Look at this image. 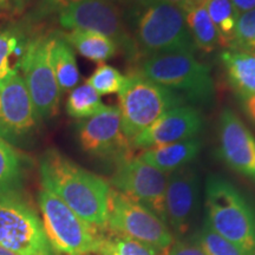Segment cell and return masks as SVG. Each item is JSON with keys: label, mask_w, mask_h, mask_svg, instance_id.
I'll use <instances>...</instances> for the list:
<instances>
[{"label": "cell", "mask_w": 255, "mask_h": 255, "mask_svg": "<svg viewBox=\"0 0 255 255\" xmlns=\"http://www.w3.org/2000/svg\"><path fill=\"white\" fill-rule=\"evenodd\" d=\"M41 184L70 209L98 228L107 227L111 186L56 149H49L39 163Z\"/></svg>", "instance_id": "cell-1"}, {"label": "cell", "mask_w": 255, "mask_h": 255, "mask_svg": "<svg viewBox=\"0 0 255 255\" xmlns=\"http://www.w3.org/2000/svg\"><path fill=\"white\" fill-rule=\"evenodd\" d=\"M130 28L135 43L138 63L148 57L164 53L195 55L186 15L178 6L161 0H154L138 11L131 13Z\"/></svg>", "instance_id": "cell-2"}, {"label": "cell", "mask_w": 255, "mask_h": 255, "mask_svg": "<svg viewBox=\"0 0 255 255\" xmlns=\"http://www.w3.org/2000/svg\"><path fill=\"white\" fill-rule=\"evenodd\" d=\"M205 223L247 255H255V208L234 184L209 175L205 187Z\"/></svg>", "instance_id": "cell-3"}, {"label": "cell", "mask_w": 255, "mask_h": 255, "mask_svg": "<svg viewBox=\"0 0 255 255\" xmlns=\"http://www.w3.org/2000/svg\"><path fill=\"white\" fill-rule=\"evenodd\" d=\"M150 81L182 95L196 107L212 105L215 87L210 66L189 53H164L148 57L135 69Z\"/></svg>", "instance_id": "cell-4"}, {"label": "cell", "mask_w": 255, "mask_h": 255, "mask_svg": "<svg viewBox=\"0 0 255 255\" xmlns=\"http://www.w3.org/2000/svg\"><path fill=\"white\" fill-rule=\"evenodd\" d=\"M188 104L178 92L162 87L132 70L119 92V110L122 129L130 142L144 131L162 115L173 108Z\"/></svg>", "instance_id": "cell-5"}, {"label": "cell", "mask_w": 255, "mask_h": 255, "mask_svg": "<svg viewBox=\"0 0 255 255\" xmlns=\"http://www.w3.org/2000/svg\"><path fill=\"white\" fill-rule=\"evenodd\" d=\"M38 201L44 232L53 252L60 255L96 253L102 228L79 218L62 200L44 188L39 191Z\"/></svg>", "instance_id": "cell-6"}, {"label": "cell", "mask_w": 255, "mask_h": 255, "mask_svg": "<svg viewBox=\"0 0 255 255\" xmlns=\"http://www.w3.org/2000/svg\"><path fill=\"white\" fill-rule=\"evenodd\" d=\"M0 247L18 255H52L43 222L18 190L0 193Z\"/></svg>", "instance_id": "cell-7"}, {"label": "cell", "mask_w": 255, "mask_h": 255, "mask_svg": "<svg viewBox=\"0 0 255 255\" xmlns=\"http://www.w3.org/2000/svg\"><path fill=\"white\" fill-rule=\"evenodd\" d=\"M167 254L174 242L169 226L148 207L111 188L107 227Z\"/></svg>", "instance_id": "cell-8"}, {"label": "cell", "mask_w": 255, "mask_h": 255, "mask_svg": "<svg viewBox=\"0 0 255 255\" xmlns=\"http://www.w3.org/2000/svg\"><path fill=\"white\" fill-rule=\"evenodd\" d=\"M66 30L94 31L109 37L130 62L138 64V55L122 11L114 0H78L57 14Z\"/></svg>", "instance_id": "cell-9"}, {"label": "cell", "mask_w": 255, "mask_h": 255, "mask_svg": "<svg viewBox=\"0 0 255 255\" xmlns=\"http://www.w3.org/2000/svg\"><path fill=\"white\" fill-rule=\"evenodd\" d=\"M51 34H40L28 39L20 69L25 85L38 116L51 117L58 110L60 90L50 63Z\"/></svg>", "instance_id": "cell-10"}, {"label": "cell", "mask_w": 255, "mask_h": 255, "mask_svg": "<svg viewBox=\"0 0 255 255\" xmlns=\"http://www.w3.org/2000/svg\"><path fill=\"white\" fill-rule=\"evenodd\" d=\"M78 141L92 157L117 164L132 157V145L122 129L119 108L108 107L101 114L78 124Z\"/></svg>", "instance_id": "cell-11"}, {"label": "cell", "mask_w": 255, "mask_h": 255, "mask_svg": "<svg viewBox=\"0 0 255 255\" xmlns=\"http://www.w3.org/2000/svg\"><path fill=\"white\" fill-rule=\"evenodd\" d=\"M115 165V171L110 178L114 189L141 202L167 223L165 189L168 174L133 156Z\"/></svg>", "instance_id": "cell-12"}, {"label": "cell", "mask_w": 255, "mask_h": 255, "mask_svg": "<svg viewBox=\"0 0 255 255\" xmlns=\"http://www.w3.org/2000/svg\"><path fill=\"white\" fill-rule=\"evenodd\" d=\"M219 156L235 173L255 183V136L229 108L219 116Z\"/></svg>", "instance_id": "cell-13"}, {"label": "cell", "mask_w": 255, "mask_h": 255, "mask_svg": "<svg viewBox=\"0 0 255 255\" xmlns=\"http://www.w3.org/2000/svg\"><path fill=\"white\" fill-rule=\"evenodd\" d=\"M39 119L21 75L0 82V137L15 141L27 136Z\"/></svg>", "instance_id": "cell-14"}, {"label": "cell", "mask_w": 255, "mask_h": 255, "mask_svg": "<svg viewBox=\"0 0 255 255\" xmlns=\"http://www.w3.org/2000/svg\"><path fill=\"white\" fill-rule=\"evenodd\" d=\"M200 201V176L191 165L168 174L165 189V218L177 237H183L193 227Z\"/></svg>", "instance_id": "cell-15"}, {"label": "cell", "mask_w": 255, "mask_h": 255, "mask_svg": "<svg viewBox=\"0 0 255 255\" xmlns=\"http://www.w3.org/2000/svg\"><path fill=\"white\" fill-rule=\"evenodd\" d=\"M202 113L191 104L173 108L162 115L159 119L138 133L131 141L133 149L154 148L178 141L197 137L202 131Z\"/></svg>", "instance_id": "cell-16"}, {"label": "cell", "mask_w": 255, "mask_h": 255, "mask_svg": "<svg viewBox=\"0 0 255 255\" xmlns=\"http://www.w3.org/2000/svg\"><path fill=\"white\" fill-rule=\"evenodd\" d=\"M201 149H202V141L197 136L184 141L144 149L136 157L144 163L158 169L162 173L169 174L189 165L200 154Z\"/></svg>", "instance_id": "cell-17"}, {"label": "cell", "mask_w": 255, "mask_h": 255, "mask_svg": "<svg viewBox=\"0 0 255 255\" xmlns=\"http://www.w3.org/2000/svg\"><path fill=\"white\" fill-rule=\"evenodd\" d=\"M220 62L229 85L238 96H255V56L241 51L225 49Z\"/></svg>", "instance_id": "cell-18"}, {"label": "cell", "mask_w": 255, "mask_h": 255, "mask_svg": "<svg viewBox=\"0 0 255 255\" xmlns=\"http://www.w3.org/2000/svg\"><path fill=\"white\" fill-rule=\"evenodd\" d=\"M50 63L62 92L71 91L77 87L81 75L75 51L60 33L51 34Z\"/></svg>", "instance_id": "cell-19"}, {"label": "cell", "mask_w": 255, "mask_h": 255, "mask_svg": "<svg viewBox=\"0 0 255 255\" xmlns=\"http://www.w3.org/2000/svg\"><path fill=\"white\" fill-rule=\"evenodd\" d=\"M60 34L79 55L98 64L111 59L119 52L117 44L111 38L98 32L70 30Z\"/></svg>", "instance_id": "cell-20"}, {"label": "cell", "mask_w": 255, "mask_h": 255, "mask_svg": "<svg viewBox=\"0 0 255 255\" xmlns=\"http://www.w3.org/2000/svg\"><path fill=\"white\" fill-rule=\"evenodd\" d=\"M27 41L19 26L0 30V82L18 72Z\"/></svg>", "instance_id": "cell-21"}, {"label": "cell", "mask_w": 255, "mask_h": 255, "mask_svg": "<svg viewBox=\"0 0 255 255\" xmlns=\"http://www.w3.org/2000/svg\"><path fill=\"white\" fill-rule=\"evenodd\" d=\"M186 23L196 50L205 53L215 51L219 46L218 31L207 11V5H201L187 11Z\"/></svg>", "instance_id": "cell-22"}, {"label": "cell", "mask_w": 255, "mask_h": 255, "mask_svg": "<svg viewBox=\"0 0 255 255\" xmlns=\"http://www.w3.org/2000/svg\"><path fill=\"white\" fill-rule=\"evenodd\" d=\"M96 255H162L154 248L127 235L102 229Z\"/></svg>", "instance_id": "cell-23"}, {"label": "cell", "mask_w": 255, "mask_h": 255, "mask_svg": "<svg viewBox=\"0 0 255 255\" xmlns=\"http://www.w3.org/2000/svg\"><path fill=\"white\" fill-rule=\"evenodd\" d=\"M108 108L101 100V96L88 83L77 85L70 91L66 101V113L77 120H87L101 114Z\"/></svg>", "instance_id": "cell-24"}, {"label": "cell", "mask_w": 255, "mask_h": 255, "mask_svg": "<svg viewBox=\"0 0 255 255\" xmlns=\"http://www.w3.org/2000/svg\"><path fill=\"white\" fill-rule=\"evenodd\" d=\"M207 11L218 31L219 45L229 49L234 38L239 14L231 0H209Z\"/></svg>", "instance_id": "cell-25"}, {"label": "cell", "mask_w": 255, "mask_h": 255, "mask_svg": "<svg viewBox=\"0 0 255 255\" xmlns=\"http://www.w3.org/2000/svg\"><path fill=\"white\" fill-rule=\"evenodd\" d=\"M21 171L23 169L18 152L0 137V193L18 190Z\"/></svg>", "instance_id": "cell-26"}, {"label": "cell", "mask_w": 255, "mask_h": 255, "mask_svg": "<svg viewBox=\"0 0 255 255\" xmlns=\"http://www.w3.org/2000/svg\"><path fill=\"white\" fill-rule=\"evenodd\" d=\"M127 76L109 64L101 63L87 83L100 96L119 94L126 83Z\"/></svg>", "instance_id": "cell-27"}, {"label": "cell", "mask_w": 255, "mask_h": 255, "mask_svg": "<svg viewBox=\"0 0 255 255\" xmlns=\"http://www.w3.org/2000/svg\"><path fill=\"white\" fill-rule=\"evenodd\" d=\"M194 240L200 245L207 255H247L234 244L215 233L207 223L194 235Z\"/></svg>", "instance_id": "cell-28"}, {"label": "cell", "mask_w": 255, "mask_h": 255, "mask_svg": "<svg viewBox=\"0 0 255 255\" xmlns=\"http://www.w3.org/2000/svg\"><path fill=\"white\" fill-rule=\"evenodd\" d=\"M229 49L255 56V8L239 15Z\"/></svg>", "instance_id": "cell-29"}, {"label": "cell", "mask_w": 255, "mask_h": 255, "mask_svg": "<svg viewBox=\"0 0 255 255\" xmlns=\"http://www.w3.org/2000/svg\"><path fill=\"white\" fill-rule=\"evenodd\" d=\"M165 255H207L197 242L194 240H176L173 242Z\"/></svg>", "instance_id": "cell-30"}, {"label": "cell", "mask_w": 255, "mask_h": 255, "mask_svg": "<svg viewBox=\"0 0 255 255\" xmlns=\"http://www.w3.org/2000/svg\"><path fill=\"white\" fill-rule=\"evenodd\" d=\"M76 1L78 0H40L39 6H38V14L40 17L51 14L57 15Z\"/></svg>", "instance_id": "cell-31"}, {"label": "cell", "mask_w": 255, "mask_h": 255, "mask_svg": "<svg viewBox=\"0 0 255 255\" xmlns=\"http://www.w3.org/2000/svg\"><path fill=\"white\" fill-rule=\"evenodd\" d=\"M242 111L255 126V96H238Z\"/></svg>", "instance_id": "cell-32"}, {"label": "cell", "mask_w": 255, "mask_h": 255, "mask_svg": "<svg viewBox=\"0 0 255 255\" xmlns=\"http://www.w3.org/2000/svg\"><path fill=\"white\" fill-rule=\"evenodd\" d=\"M116 1L129 9L130 13H133V12L145 7L146 5H149L154 0H116Z\"/></svg>", "instance_id": "cell-33"}, {"label": "cell", "mask_w": 255, "mask_h": 255, "mask_svg": "<svg viewBox=\"0 0 255 255\" xmlns=\"http://www.w3.org/2000/svg\"><path fill=\"white\" fill-rule=\"evenodd\" d=\"M231 2L239 15L255 8V0H231Z\"/></svg>", "instance_id": "cell-34"}, {"label": "cell", "mask_w": 255, "mask_h": 255, "mask_svg": "<svg viewBox=\"0 0 255 255\" xmlns=\"http://www.w3.org/2000/svg\"><path fill=\"white\" fill-rule=\"evenodd\" d=\"M26 2L27 0H9L7 9H11V11L13 12H19L24 7Z\"/></svg>", "instance_id": "cell-35"}, {"label": "cell", "mask_w": 255, "mask_h": 255, "mask_svg": "<svg viewBox=\"0 0 255 255\" xmlns=\"http://www.w3.org/2000/svg\"><path fill=\"white\" fill-rule=\"evenodd\" d=\"M161 1L168 2V4H173V5H176V6H178V7H180V6L182 5L184 1H187V0H161Z\"/></svg>", "instance_id": "cell-36"}, {"label": "cell", "mask_w": 255, "mask_h": 255, "mask_svg": "<svg viewBox=\"0 0 255 255\" xmlns=\"http://www.w3.org/2000/svg\"><path fill=\"white\" fill-rule=\"evenodd\" d=\"M0 255H18V254H15V253H13V252L6 250V248L0 247Z\"/></svg>", "instance_id": "cell-37"}, {"label": "cell", "mask_w": 255, "mask_h": 255, "mask_svg": "<svg viewBox=\"0 0 255 255\" xmlns=\"http://www.w3.org/2000/svg\"><path fill=\"white\" fill-rule=\"evenodd\" d=\"M8 1H9V0H0V7H2V8H7V6H8Z\"/></svg>", "instance_id": "cell-38"}]
</instances>
